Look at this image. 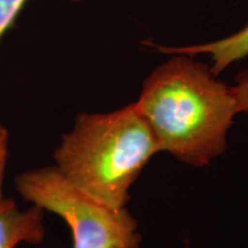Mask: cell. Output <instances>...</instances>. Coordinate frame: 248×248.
<instances>
[{"instance_id": "6da1fadb", "label": "cell", "mask_w": 248, "mask_h": 248, "mask_svg": "<svg viewBox=\"0 0 248 248\" xmlns=\"http://www.w3.org/2000/svg\"><path fill=\"white\" fill-rule=\"evenodd\" d=\"M146 77L135 102L160 152L188 166L206 167L226 150L238 115L232 86L194 57L171 54Z\"/></svg>"}, {"instance_id": "7a4b0ae2", "label": "cell", "mask_w": 248, "mask_h": 248, "mask_svg": "<svg viewBox=\"0 0 248 248\" xmlns=\"http://www.w3.org/2000/svg\"><path fill=\"white\" fill-rule=\"evenodd\" d=\"M159 145L135 102L108 113H82L55 148L54 166L109 206L122 208Z\"/></svg>"}, {"instance_id": "3957f363", "label": "cell", "mask_w": 248, "mask_h": 248, "mask_svg": "<svg viewBox=\"0 0 248 248\" xmlns=\"http://www.w3.org/2000/svg\"><path fill=\"white\" fill-rule=\"evenodd\" d=\"M21 197L60 216L69 226L73 248H138V223L126 207L102 202L77 186L55 166L27 170L15 177Z\"/></svg>"}, {"instance_id": "277c9868", "label": "cell", "mask_w": 248, "mask_h": 248, "mask_svg": "<svg viewBox=\"0 0 248 248\" xmlns=\"http://www.w3.org/2000/svg\"><path fill=\"white\" fill-rule=\"evenodd\" d=\"M44 210L37 206L20 209L13 199L0 200V248L20 244L39 245L45 239Z\"/></svg>"}, {"instance_id": "5b68a950", "label": "cell", "mask_w": 248, "mask_h": 248, "mask_svg": "<svg viewBox=\"0 0 248 248\" xmlns=\"http://www.w3.org/2000/svg\"><path fill=\"white\" fill-rule=\"evenodd\" d=\"M163 54L195 55L207 54L212 59L210 70L215 76L229 68L234 62L248 58V24L233 35L198 45L161 46L151 44Z\"/></svg>"}, {"instance_id": "8992f818", "label": "cell", "mask_w": 248, "mask_h": 248, "mask_svg": "<svg viewBox=\"0 0 248 248\" xmlns=\"http://www.w3.org/2000/svg\"><path fill=\"white\" fill-rule=\"evenodd\" d=\"M28 0H0V40L4 33L13 27L20 12ZM78 1V0H71Z\"/></svg>"}, {"instance_id": "52a82bcc", "label": "cell", "mask_w": 248, "mask_h": 248, "mask_svg": "<svg viewBox=\"0 0 248 248\" xmlns=\"http://www.w3.org/2000/svg\"><path fill=\"white\" fill-rule=\"evenodd\" d=\"M232 91L234 93L239 113L248 114V69L238 75L235 84L232 85Z\"/></svg>"}, {"instance_id": "ba28073f", "label": "cell", "mask_w": 248, "mask_h": 248, "mask_svg": "<svg viewBox=\"0 0 248 248\" xmlns=\"http://www.w3.org/2000/svg\"><path fill=\"white\" fill-rule=\"evenodd\" d=\"M8 159V131L0 123V200L4 198L2 183H4L6 163Z\"/></svg>"}]
</instances>
